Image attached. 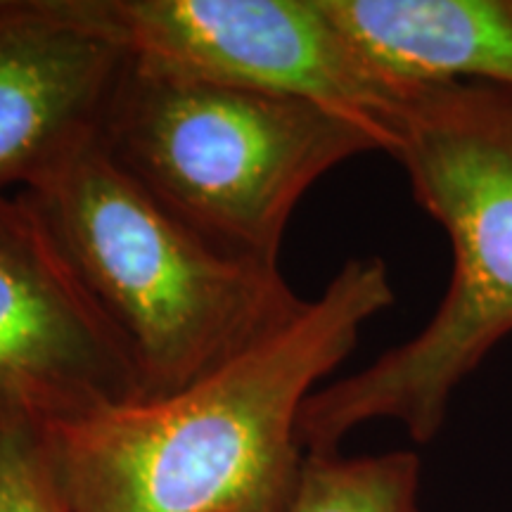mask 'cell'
Listing matches in <instances>:
<instances>
[{"instance_id": "6da1fadb", "label": "cell", "mask_w": 512, "mask_h": 512, "mask_svg": "<svg viewBox=\"0 0 512 512\" xmlns=\"http://www.w3.org/2000/svg\"><path fill=\"white\" fill-rule=\"evenodd\" d=\"M396 294L349 259L287 328L178 392L46 427L72 512H283L306 451L299 413Z\"/></svg>"}, {"instance_id": "7a4b0ae2", "label": "cell", "mask_w": 512, "mask_h": 512, "mask_svg": "<svg viewBox=\"0 0 512 512\" xmlns=\"http://www.w3.org/2000/svg\"><path fill=\"white\" fill-rule=\"evenodd\" d=\"M392 157L444 228L451 280L418 335L304 401L306 453H339L373 420L401 422L427 444L456 389L512 335V91L475 81L413 91Z\"/></svg>"}, {"instance_id": "3957f363", "label": "cell", "mask_w": 512, "mask_h": 512, "mask_svg": "<svg viewBox=\"0 0 512 512\" xmlns=\"http://www.w3.org/2000/svg\"><path fill=\"white\" fill-rule=\"evenodd\" d=\"M19 195L124 339L143 399L211 375L309 304L280 266L230 252L171 214L98 140Z\"/></svg>"}, {"instance_id": "277c9868", "label": "cell", "mask_w": 512, "mask_h": 512, "mask_svg": "<svg viewBox=\"0 0 512 512\" xmlns=\"http://www.w3.org/2000/svg\"><path fill=\"white\" fill-rule=\"evenodd\" d=\"M98 143L128 178L230 252L280 266L287 223L335 166L384 152L313 102L171 74L126 55Z\"/></svg>"}, {"instance_id": "5b68a950", "label": "cell", "mask_w": 512, "mask_h": 512, "mask_svg": "<svg viewBox=\"0 0 512 512\" xmlns=\"http://www.w3.org/2000/svg\"><path fill=\"white\" fill-rule=\"evenodd\" d=\"M62 22L131 60L363 121L392 152L413 91L384 81L323 0H46Z\"/></svg>"}, {"instance_id": "8992f818", "label": "cell", "mask_w": 512, "mask_h": 512, "mask_svg": "<svg viewBox=\"0 0 512 512\" xmlns=\"http://www.w3.org/2000/svg\"><path fill=\"white\" fill-rule=\"evenodd\" d=\"M143 399L124 339L19 192H0V425Z\"/></svg>"}, {"instance_id": "52a82bcc", "label": "cell", "mask_w": 512, "mask_h": 512, "mask_svg": "<svg viewBox=\"0 0 512 512\" xmlns=\"http://www.w3.org/2000/svg\"><path fill=\"white\" fill-rule=\"evenodd\" d=\"M124 64L46 0H0V192L31 188L98 140Z\"/></svg>"}, {"instance_id": "ba28073f", "label": "cell", "mask_w": 512, "mask_h": 512, "mask_svg": "<svg viewBox=\"0 0 512 512\" xmlns=\"http://www.w3.org/2000/svg\"><path fill=\"white\" fill-rule=\"evenodd\" d=\"M370 67L401 91L491 83L512 91V0H323Z\"/></svg>"}, {"instance_id": "9c48e42d", "label": "cell", "mask_w": 512, "mask_h": 512, "mask_svg": "<svg viewBox=\"0 0 512 512\" xmlns=\"http://www.w3.org/2000/svg\"><path fill=\"white\" fill-rule=\"evenodd\" d=\"M283 512H420V458L413 451L342 458L306 453Z\"/></svg>"}, {"instance_id": "30bf717a", "label": "cell", "mask_w": 512, "mask_h": 512, "mask_svg": "<svg viewBox=\"0 0 512 512\" xmlns=\"http://www.w3.org/2000/svg\"><path fill=\"white\" fill-rule=\"evenodd\" d=\"M0 512H72L46 427L0 425Z\"/></svg>"}]
</instances>
